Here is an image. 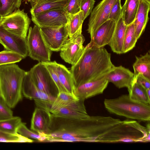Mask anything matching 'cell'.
<instances>
[{"label": "cell", "instance_id": "1", "mask_svg": "<svg viewBox=\"0 0 150 150\" xmlns=\"http://www.w3.org/2000/svg\"><path fill=\"white\" fill-rule=\"evenodd\" d=\"M110 127L108 117L89 116L84 119L67 118L50 112L48 133L41 135L46 138L44 142H98Z\"/></svg>", "mask_w": 150, "mask_h": 150}, {"label": "cell", "instance_id": "2", "mask_svg": "<svg viewBox=\"0 0 150 150\" xmlns=\"http://www.w3.org/2000/svg\"><path fill=\"white\" fill-rule=\"evenodd\" d=\"M115 67L111 61V54L106 49L96 47L88 43L70 70L75 88L86 82L102 78Z\"/></svg>", "mask_w": 150, "mask_h": 150}, {"label": "cell", "instance_id": "3", "mask_svg": "<svg viewBox=\"0 0 150 150\" xmlns=\"http://www.w3.org/2000/svg\"><path fill=\"white\" fill-rule=\"evenodd\" d=\"M26 72L16 64L0 66L1 96L11 108L22 99V86Z\"/></svg>", "mask_w": 150, "mask_h": 150}, {"label": "cell", "instance_id": "4", "mask_svg": "<svg viewBox=\"0 0 150 150\" xmlns=\"http://www.w3.org/2000/svg\"><path fill=\"white\" fill-rule=\"evenodd\" d=\"M104 104L110 113L140 121H150V104L133 100L128 94L114 99H105Z\"/></svg>", "mask_w": 150, "mask_h": 150}, {"label": "cell", "instance_id": "5", "mask_svg": "<svg viewBox=\"0 0 150 150\" xmlns=\"http://www.w3.org/2000/svg\"><path fill=\"white\" fill-rule=\"evenodd\" d=\"M150 124L144 127L135 120L122 121L104 134L99 142H142L150 138Z\"/></svg>", "mask_w": 150, "mask_h": 150}, {"label": "cell", "instance_id": "6", "mask_svg": "<svg viewBox=\"0 0 150 150\" xmlns=\"http://www.w3.org/2000/svg\"><path fill=\"white\" fill-rule=\"evenodd\" d=\"M28 55L40 62L50 61L52 51L46 44L40 28L35 25L30 27L26 37Z\"/></svg>", "mask_w": 150, "mask_h": 150}, {"label": "cell", "instance_id": "7", "mask_svg": "<svg viewBox=\"0 0 150 150\" xmlns=\"http://www.w3.org/2000/svg\"><path fill=\"white\" fill-rule=\"evenodd\" d=\"M31 20L24 10L19 8L2 17L0 26L6 31L26 38Z\"/></svg>", "mask_w": 150, "mask_h": 150}, {"label": "cell", "instance_id": "8", "mask_svg": "<svg viewBox=\"0 0 150 150\" xmlns=\"http://www.w3.org/2000/svg\"><path fill=\"white\" fill-rule=\"evenodd\" d=\"M28 71L32 80L40 90L50 96H57L58 93L57 88L42 63L40 62Z\"/></svg>", "mask_w": 150, "mask_h": 150}, {"label": "cell", "instance_id": "9", "mask_svg": "<svg viewBox=\"0 0 150 150\" xmlns=\"http://www.w3.org/2000/svg\"><path fill=\"white\" fill-rule=\"evenodd\" d=\"M84 37L82 32L69 38L61 48L60 56L66 62L74 65L80 57L84 47Z\"/></svg>", "mask_w": 150, "mask_h": 150}, {"label": "cell", "instance_id": "10", "mask_svg": "<svg viewBox=\"0 0 150 150\" xmlns=\"http://www.w3.org/2000/svg\"><path fill=\"white\" fill-rule=\"evenodd\" d=\"M69 15L64 8L50 10L31 16V20L38 27H54L66 26Z\"/></svg>", "mask_w": 150, "mask_h": 150}, {"label": "cell", "instance_id": "11", "mask_svg": "<svg viewBox=\"0 0 150 150\" xmlns=\"http://www.w3.org/2000/svg\"><path fill=\"white\" fill-rule=\"evenodd\" d=\"M117 0H102L93 9L88 23L87 31L92 37L97 29L108 20L110 11Z\"/></svg>", "mask_w": 150, "mask_h": 150}, {"label": "cell", "instance_id": "12", "mask_svg": "<svg viewBox=\"0 0 150 150\" xmlns=\"http://www.w3.org/2000/svg\"><path fill=\"white\" fill-rule=\"evenodd\" d=\"M39 28L45 42L52 51H59L68 38L66 26Z\"/></svg>", "mask_w": 150, "mask_h": 150}, {"label": "cell", "instance_id": "13", "mask_svg": "<svg viewBox=\"0 0 150 150\" xmlns=\"http://www.w3.org/2000/svg\"><path fill=\"white\" fill-rule=\"evenodd\" d=\"M0 44L5 50L19 54L24 58L28 56L26 38L10 33L0 26Z\"/></svg>", "mask_w": 150, "mask_h": 150}, {"label": "cell", "instance_id": "14", "mask_svg": "<svg viewBox=\"0 0 150 150\" xmlns=\"http://www.w3.org/2000/svg\"><path fill=\"white\" fill-rule=\"evenodd\" d=\"M109 82L104 77L99 79L89 81L75 88L74 95L79 99H85L102 94Z\"/></svg>", "mask_w": 150, "mask_h": 150}, {"label": "cell", "instance_id": "15", "mask_svg": "<svg viewBox=\"0 0 150 150\" xmlns=\"http://www.w3.org/2000/svg\"><path fill=\"white\" fill-rule=\"evenodd\" d=\"M104 77L109 82L112 83L119 88L126 87L128 89L134 81V73L121 65L115 66Z\"/></svg>", "mask_w": 150, "mask_h": 150}, {"label": "cell", "instance_id": "16", "mask_svg": "<svg viewBox=\"0 0 150 150\" xmlns=\"http://www.w3.org/2000/svg\"><path fill=\"white\" fill-rule=\"evenodd\" d=\"M116 23L110 19L104 23L95 31L89 43L98 47H104L108 45L113 35Z\"/></svg>", "mask_w": 150, "mask_h": 150}, {"label": "cell", "instance_id": "17", "mask_svg": "<svg viewBox=\"0 0 150 150\" xmlns=\"http://www.w3.org/2000/svg\"><path fill=\"white\" fill-rule=\"evenodd\" d=\"M84 101L83 100H79L76 101L65 102L55 98L52 101L37 99L35 103L37 107L49 112L59 108L65 107L87 114Z\"/></svg>", "mask_w": 150, "mask_h": 150}, {"label": "cell", "instance_id": "18", "mask_svg": "<svg viewBox=\"0 0 150 150\" xmlns=\"http://www.w3.org/2000/svg\"><path fill=\"white\" fill-rule=\"evenodd\" d=\"M22 95L30 100L40 99L54 100L56 97L48 95L40 90L32 80L28 71H26L22 86Z\"/></svg>", "mask_w": 150, "mask_h": 150}, {"label": "cell", "instance_id": "19", "mask_svg": "<svg viewBox=\"0 0 150 150\" xmlns=\"http://www.w3.org/2000/svg\"><path fill=\"white\" fill-rule=\"evenodd\" d=\"M50 122V112L37 107L33 113L30 129L39 134H47Z\"/></svg>", "mask_w": 150, "mask_h": 150}, {"label": "cell", "instance_id": "20", "mask_svg": "<svg viewBox=\"0 0 150 150\" xmlns=\"http://www.w3.org/2000/svg\"><path fill=\"white\" fill-rule=\"evenodd\" d=\"M150 0H140L138 10L134 21L135 35L138 40L144 32L149 18Z\"/></svg>", "mask_w": 150, "mask_h": 150}, {"label": "cell", "instance_id": "21", "mask_svg": "<svg viewBox=\"0 0 150 150\" xmlns=\"http://www.w3.org/2000/svg\"><path fill=\"white\" fill-rule=\"evenodd\" d=\"M127 26L124 22L122 13L116 23L113 35L108 44L112 51L117 54L123 53V44Z\"/></svg>", "mask_w": 150, "mask_h": 150}, {"label": "cell", "instance_id": "22", "mask_svg": "<svg viewBox=\"0 0 150 150\" xmlns=\"http://www.w3.org/2000/svg\"><path fill=\"white\" fill-rule=\"evenodd\" d=\"M56 66L60 83L67 92L74 95L75 87L71 73L62 64L56 62Z\"/></svg>", "mask_w": 150, "mask_h": 150}, {"label": "cell", "instance_id": "23", "mask_svg": "<svg viewBox=\"0 0 150 150\" xmlns=\"http://www.w3.org/2000/svg\"><path fill=\"white\" fill-rule=\"evenodd\" d=\"M69 0H56L31 5L30 13L34 16L52 9L64 8Z\"/></svg>", "mask_w": 150, "mask_h": 150}, {"label": "cell", "instance_id": "24", "mask_svg": "<svg viewBox=\"0 0 150 150\" xmlns=\"http://www.w3.org/2000/svg\"><path fill=\"white\" fill-rule=\"evenodd\" d=\"M136 60L133 65L134 79L139 74L150 79V54L149 52L140 57L135 56Z\"/></svg>", "mask_w": 150, "mask_h": 150}, {"label": "cell", "instance_id": "25", "mask_svg": "<svg viewBox=\"0 0 150 150\" xmlns=\"http://www.w3.org/2000/svg\"><path fill=\"white\" fill-rule=\"evenodd\" d=\"M84 20L83 12L81 10L75 14L69 16L68 21L66 26L69 38L82 32Z\"/></svg>", "mask_w": 150, "mask_h": 150}, {"label": "cell", "instance_id": "26", "mask_svg": "<svg viewBox=\"0 0 150 150\" xmlns=\"http://www.w3.org/2000/svg\"><path fill=\"white\" fill-rule=\"evenodd\" d=\"M139 1L140 0H125L122 6L123 21L126 25L134 22Z\"/></svg>", "mask_w": 150, "mask_h": 150}, {"label": "cell", "instance_id": "27", "mask_svg": "<svg viewBox=\"0 0 150 150\" xmlns=\"http://www.w3.org/2000/svg\"><path fill=\"white\" fill-rule=\"evenodd\" d=\"M128 90L129 97L132 100L150 104V98L148 95L146 90L135 81Z\"/></svg>", "mask_w": 150, "mask_h": 150}, {"label": "cell", "instance_id": "28", "mask_svg": "<svg viewBox=\"0 0 150 150\" xmlns=\"http://www.w3.org/2000/svg\"><path fill=\"white\" fill-rule=\"evenodd\" d=\"M54 116L67 118L81 119L88 117V114H85L65 107L59 108L50 112Z\"/></svg>", "mask_w": 150, "mask_h": 150}, {"label": "cell", "instance_id": "29", "mask_svg": "<svg viewBox=\"0 0 150 150\" xmlns=\"http://www.w3.org/2000/svg\"><path fill=\"white\" fill-rule=\"evenodd\" d=\"M22 122L21 118L18 116L0 120V130L16 134L17 128Z\"/></svg>", "mask_w": 150, "mask_h": 150}, {"label": "cell", "instance_id": "30", "mask_svg": "<svg viewBox=\"0 0 150 150\" xmlns=\"http://www.w3.org/2000/svg\"><path fill=\"white\" fill-rule=\"evenodd\" d=\"M135 31L133 22L127 26L123 44V53L131 50L135 46L137 39L135 36Z\"/></svg>", "mask_w": 150, "mask_h": 150}, {"label": "cell", "instance_id": "31", "mask_svg": "<svg viewBox=\"0 0 150 150\" xmlns=\"http://www.w3.org/2000/svg\"><path fill=\"white\" fill-rule=\"evenodd\" d=\"M22 0H0V15L4 17L20 7Z\"/></svg>", "mask_w": 150, "mask_h": 150}, {"label": "cell", "instance_id": "32", "mask_svg": "<svg viewBox=\"0 0 150 150\" xmlns=\"http://www.w3.org/2000/svg\"><path fill=\"white\" fill-rule=\"evenodd\" d=\"M24 58L19 54L5 50L0 52V66L15 64Z\"/></svg>", "mask_w": 150, "mask_h": 150}, {"label": "cell", "instance_id": "33", "mask_svg": "<svg viewBox=\"0 0 150 150\" xmlns=\"http://www.w3.org/2000/svg\"><path fill=\"white\" fill-rule=\"evenodd\" d=\"M41 62L44 64L49 71L57 86L58 93L61 92H67L62 85L59 81L56 69V63L57 62L55 61Z\"/></svg>", "mask_w": 150, "mask_h": 150}, {"label": "cell", "instance_id": "34", "mask_svg": "<svg viewBox=\"0 0 150 150\" xmlns=\"http://www.w3.org/2000/svg\"><path fill=\"white\" fill-rule=\"evenodd\" d=\"M17 132L18 134L28 138L33 139L40 142H44L45 137L38 134L35 132L29 129L26 126L25 124L22 122L18 127Z\"/></svg>", "mask_w": 150, "mask_h": 150}, {"label": "cell", "instance_id": "35", "mask_svg": "<svg viewBox=\"0 0 150 150\" xmlns=\"http://www.w3.org/2000/svg\"><path fill=\"white\" fill-rule=\"evenodd\" d=\"M122 13V8L121 0H117L113 6L110 11L108 19L117 22L119 20Z\"/></svg>", "mask_w": 150, "mask_h": 150}, {"label": "cell", "instance_id": "36", "mask_svg": "<svg viewBox=\"0 0 150 150\" xmlns=\"http://www.w3.org/2000/svg\"><path fill=\"white\" fill-rule=\"evenodd\" d=\"M21 136L18 133L13 134L0 130V142H21Z\"/></svg>", "mask_w": 150, "mask_h": 150}, {"label": "cell", "instance_id": "37", "mask_svg": "<svg viewBox=\"0 0 150 150\" xmlns=\"http://www.w3.org/2000/svg\"><path fill=\"white\" fill-rule=\"evenodd\" d=\"M95 0H81L80 3V10L83 12L85 19L91 14L94 7Z\"/></svg>", "mask_w": 150, "mask_h": 150}, {"label": "cell", "instance_id": "38", "mask_svg": "<svg viewBox=\"0 0 150 150\" xmlns=\"http://www.w3.org/2000/svg\"><path fill=\"white\" fill-rule=\"evenodd\" d=\"M13 116V112L2 96H0V120Z\"/></svg>", "mask_w": 150, "mask_h": 150}, {"label": "cell", "instance_id": "39", "mask_svg": "<svg viewBox=\"0 0 150 150\" xmlns=\"http://www.w3.org/2000/svg\"><path fill=\"white\" fill-rule=\"evenodd\" d=\"M81 0H69L64 9L69 16L75 14L80 11Z\"/></svg>", "mask_w": 150, "mask_h": 150}, {"label": "cell", "instance_id": "40", "mask_svg": "<svg viewBox=\"0 0 150 150\" xmlns=\"http://www.w3.org/2000/svg\"><path fill=\"white\" fill-rule=\"evenodd\" d=\"M55 99L65 102L76 101L79 100L74 95L66 92L58 93Z\"/></svg>", "mask_w": 150, "mask_h": 150}, {"label": "cell", "instance_id": "41", "mask_svg": "<svg viewBox=\"0 0 150 150\" xmlns=\"http://www.w3.org/2000/svg\"><path fill=\"white\" fill-rule=\"evenodd\" d=\"M134 81L146 90L150 88V79L142 74H139L134 79Z\"/></svg>", "mask_w": 150, "mask_h": 150}, {"label": "cell", "instance_id": "42", "mask_svg": "<svg viewBox=\"0 0 150 150\" xmlns=\"http://www.w3.org/2000/svg\"><path fill=\"white\" fill-rule=\"evenodd\" d=\"M54 0H32L30 2L31 5L35 4L41 3L44 2Z\"/></svg>", "mask_w": 150, "mask_h": 150}, {"label": "cell", "instance_id": "43", "mask_svg": "<svg viewBox=\"0 0 150 150\" xmlns=\"http://www.w3.org/2000/svg\"><path fill=\"white\" fill-rule=\"evenodd\" d=\"M2 17L0 15V23H1V21H2Z\"/></svg>", "mask_w": 150, "mask_h": 150}, {"label": "cell", "instance_id": "44", "mask_svg": "<svg viewBox=\"0 0 150 150\" xmlns=\"http://www.w3.org/2000/svg\"><path fill=\"white\" fill-rule=\"evenodd\" d=\"M0 96H1V93L0 85Z\"/></svg>", "mask_w": 150, "mask_h": 150}, {"label": "cell", "instance_id": "45", "mask_svg": "<svg viewBox=\"0 0 150 150\" xmlns=\"http://www.w3.org/2000/svg\"><path fill=\"white\" fill-rule=\"evenodd\" d=\"M27 0L28 1L30 2L32 0Z\"/></svg>", "mask_w": 150, "mask_h": 150}]
</instances>
